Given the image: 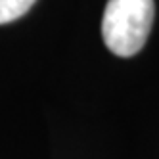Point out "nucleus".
I'll return each instance as SVG.
<instances>
[{"instance_id": "1", "label": "nucleus", "mask_w": 159, "mask_h": 159, "mask_svg": "<svg viewBox=\"0 0 159 159\" xmlns=\"http://www.w3.org/2000/svg\"><path fill=\"white\" fill-rule=\"evenodd\" d=\"M153 0H107L102 17L104 44L119 58L138 54L153 25Z\"/></svg>"}, {"instance_id": "2", "label": "nucleus", "mask_w": 159, "mask_h": 159, "mask_svg": "<svg viewBox=\"0 0 159 159\" xmlns=\"http://www.w3.org/2000/svg\"><path fill=\"white\" fill-rule=\"evenodd\" d=\"M37 0H0V25L25 16Z\"/></svg>"}]
</instances>
